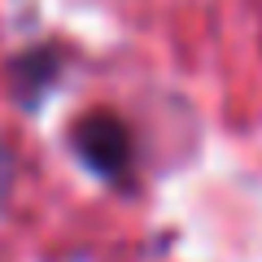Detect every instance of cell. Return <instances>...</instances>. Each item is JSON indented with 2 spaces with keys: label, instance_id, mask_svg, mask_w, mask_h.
Returning <instances> with one entry per match:
<instances>
[{
  "label": "cell",
  "instance_id": "6da1fadb",
  "mask_svg": "<svg viewBox=\"0 0 262 262\" xmlns=\"http://www.w3.org/2000/svg\"><path fill=\"white\" fill-rule=\"evenodd\" d=\"M75 153L96 170V175H122L131 162V136L114 114H88L70 131Z\"/></svg>",
  "mask_w": 262,
  "mask_h": 262
}]
</instances>
